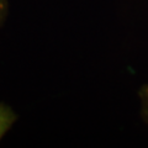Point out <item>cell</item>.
I'll list each match as a JSON object with an SVG mask.
<instances>
[{
	"label": "cell",
	"mask_w": 148,
	"mask_h": 148,
	"mask_svg": "<svg viewBox=\"0 0 148 148\" xmlns=\"http://www.w3.org/2000/svg\"><path fill=\"white\" fill-rule=\"evenodd\" d=\"M17 115L8 104L0 103V140L16 122Z\"/></svg>",
	"instance_id": "6da1fadb"
},
{
	"label": "cell",
	"mask_w": 148,
	"mask_h": 148,
	"mask_svg": "<svg viewBox=\"0 0 148 148\" xmlns=\"http://www.w3.org/2000/svg\"><path fill=\"white\" fill-rule=\"evenodd\" d=\"M8 0H0V26L3 25L8 15Z\"/></svg>",
	"instance_id": "3957f363"
},
{
	"label": "cell",
	"mask_w": 148,
	"mask_h": 148,
	"mask_svg": "<svg viewBox=\"0 0 148 148\" xmlns=\"http://www.w3.org/2000/svg\"><path fill=\"white\" fill-rule=\"evenodd\" d=\"M138 96H140L141 101V114L143 120L148 125V84L143 85L140 91H138Z\"/></svg>",
	"instance_id": "7a4b0ae2"
}]
</instances>
